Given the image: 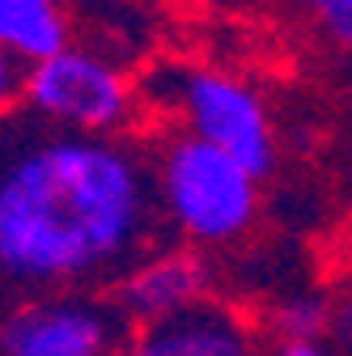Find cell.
<instances>
[{
  "instance_id": "cell-1",
  "label": "cell",
  "mask_w": 352,
  "mask_h": 356,
  "mask_svg": "<svg viewBox=\"0 0 352 356\" xmlns=\"http://www.w3.org/2000/svg\"><path fill=\"white\" fill-rule=\"evenodd\" d=\"M149 157L115 136L0 131V284L90 293L119 284L153 242Z\"/></svg>"
},
{
  "instance_id": "cell-2",
  "label": "cell",
  "mask_w": 352,
  "mask_h": 356,
  "mask_svg": "<svg viewBox=\"0 0 352 356\" xmlns=\"http://www.w3.org/2000/svg\"><path fill=\"white\" fill-rule=\"evenodd\" d=\"M157 212L187 246H230L259 216V178H250L230 153L187 131L170 136L153 165Z\"/></svg>"
},
{
  "instance_id": "cell-3",
  "label": "cell",
  "mask_w": 352,
  "mask_h": 356,
  "mask_svg": "<svg viewBox=\"0 0 352 356\" xmlns=\"http://www.w3.org/2000/svg\"><path fill=\"white\" fill-rule=\"evenodd\" d=\"M149 102L170 106L187 136L230 153L259 183L272 174L276 131L263 98L246 81L208 68H157L149 76Z\"/></svg>"
},
{
  "instance_id": "cell-4",
  "label": "cell",
  "mask_w": 352,
  "mask_h": 356,
  "mask_svg": "<svg viewBox=\"0 0 352 356\" xmlns=\"http://www.w3.org/2000/svg\"><path fill=\"white\" fill-rule=\"evenodd\" d=\"M22 102L51 127L77 136H115L136 123L141 89L115 60L68 42L56 56L26 64Z\"/></svg>"
},
{
  "instance_id": "cell-5",
  "label": "cell",
  "mask_w": 352,
  "mask_h": 356,
  "mask_svg": "<svg viewBox=\"0 0 352 356\" xmlns=\"http://www.w3.org/2000/svg\"><path fill=\"white\" fill-rule=\"evenodd\" d=\"M131 323L98 293L30 297L0 323V356H123Z\"/></svg>"
},
{
  "instance_id": "cell-6",
  "label": "cell",
  "mask_w": 352,
  "mask_h": 356,
  "mask_svg": "<svg viewBox=\"0 0 352 356\" xmlns=\"http://www.w3.org/2000/svg\"><path fill=\"white\" fill-rule=\"evenodd\" d=\"M208 297H212L208 254L195 250V246H174V250L145 254L115 284L111 301L131 323V331H136V327H149V323H166L174 314H187V309H195Z\"/></svg>"
},
{
  "instance_id": "cell-7",
  "label": "cell",
  "mask_w": 352,
  "mask_h": 356,
  "mask_svg": "<svg viewBox=\"0 0 352 356\" xmlns=\"http://www.w3.org/2000/svg\"><path fill=\"white\" fill-rule=\"evenodd\" d=\"M123 356H263V348L246 314L208 297L187 314L136 327Z\"/></svg>"
},
{
  "instance_id": "cell-8",
  "label": "cell",
  "mask_w": 352,
  "mask_h": 356,
  "mask_svg": "<svg viewBox=\"0 0 352 356\" xmlns=\"http://www.w3.org/2000/svg\"><path fill=\"white\" fill-rule=\"evenodd\" d=\"M68 47L64 0H0V51L38 64Z\"/></svg>"
},
{
  "instance_id": "cell-9",
  "label": "cell",
  "mask_w": 352,
  "mask_h": 356,
  "mask_svg": "<svg viewBox=\"0 0 352 356\" xmlns=\"http://www.w3.org/2000/svg\"><path fill=\"white\" fill-rule=\"evenodd\" d=\"M331 323V297L327 293H293L268 305L263 314V331L272 343H297V339H327Z\"/></svg>"
},
{
  "instance_id": "cell-10",
  "label": "cell",
  "mask_w": 352,
  "mask_h": 356,
  "mask_svg": "<svg viewBox=\"0 0 352 356\" xmlns=\"http://www.w3.org/2000/svg\"><path fill=\"white\" fill-rule=\"evenodd\" d=\"M314 22L344 47H352V0H305Z\"/></svg>"
},
{
  "instance_id": "cell-11",
  "label": "cell",
  "mask_w": 352,
  "mask_h": 356,
  "mask_svg": "<svg viewBox=\"0 0 352 356\" xmlns=\"http://www.w3.org/2000/svg\"><path fill=\"white\" fill-rule=\"evenodd\" d=\"M327 339L344 352V356H352V284L348 289H339L335 297H331V323H327Z\"/></svg>"
},
{
  "instance_id": "cell-12",
  "label": "cell",
  "mask_w": 352,
  "mask_h": 356,
  "mask_svg": "<svg viewBox=\"0 0 352 356\" xmlns=\"http://www.w3.org/2000/svg\"><path fill=\"white\" fill-rule=\"evenodd\" d=\"M22 81H26V64L0 51V115L13 111V102H22Z\"/></svg>"
},
{
  "instance_id": "cell-13",
  "label": "cell",
  "mask_w": 352,
  "mask_h": 356,
  "mask_svg": "<svg viewBox=\"0 0 352 356\" xmlns=\"http://www.w3.org/2000/svg\"><path fill=\"white\" fill-rule=\"evenodd\" d=\"M268 356H344L331 339H297V343H272Z\"/></svg>"
}]
</instances>
